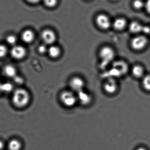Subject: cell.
I'll list each match as a JSON object with an SVG mask.
<instances>
[{
    "instance_id": "28",
    "label": "cell",
    "mask_w": 150,
    "mask_h": 150,
    "mask_svg": "<svg viewBox=\"0 0 150 150\" xmlns=\"http://www.w3.org/2000/svg\"><path fill=\"white\" fill-rule=\"evenodd\" d=\"M28 2L31 4H37L41 0H26Z\"/></svg>"
},
{
    "instance_id": "22",
    "label": "cell",
    "mask_w": 150,
    "mask_h": 150,
    "mask_svg": "<svg viewBox=\"0 0 150 150\" xmlns=\"http://www.w3.org/2000/svg\"><path fill=\"white\" fill-rule=\"evenodd\" d=\"M17 41V39L14 35H8L6 38V42L8 45H11L15 46V45L16 44Z\"/></svg>"
},
{
    "instance_id": "15",
    "label": "cell",
    "mask_w": 150,
    "mask_h": 150,
    "mask_svg": "<svg viewBox=\"0 0 150 150\" xmlns=\"http://www.w3.org/2000/svg\"><path fill=\"white\" fill-rule=\"evenodd\" d=\"M61 50L59 47L56 45H51L48 47L47 53L52 59H56L59 58L61 54Z\"/></svg>"
},
{
    "instance_id": "17",
    "label": "cell",
    "mask_w": 150,
    "mask_h": 150,
    "mask_svg": "<svg viewBox=\"0 0 150 150\" xmlns=\"http://www.w3.org/2000/svg\"><path fill=\"white\" fill-rule=\"evenodd\" d=\"M4 73L6 76L14 78L16 76V69L15 67L11 65H6L4 69Z\"/></svg>"
},
{
    "instance_id": "23",
    "label": "cell",
    "mask_w": 150,
    "mask_h": 150,
    "mask_svg": "<svg viewBox=\"0 0 150 150\" xmlns=\"http://www.w3.org/2000/svg\"><path fill=\"white\" fill-rule=\"evenodd\" d=\"M44 3L50 8H52L56 6L58 3V0H43Z\"/></svg>"
},
{
    "instance_id": "19",
    "label": "cell",
    "mask_w": 150,
    "mask_h": 150,
    "mask_svg": "<svg viewBox=\"0 0 150 150\" xmlns=\"http://www.w3.org/2000/svg\"><path fill=\"white\" fill-rule=\"evenodd\" d=\"M142 84L145 91L150 92V74H145L142 79Z\"/></svg>"
},
{
    "instance_id": "14",
    "label": "cell",
    "mask_w": 150,
    "mask_h": 150,
    "mask_svg": "<svg viewBox=\"0 0 150 150\" xmlns=\"http://www.w3.org/2000/svg\"><path fill=\"white\" fill-rule=\"evenodd\" d=\"M144 25L137 21L131 22L129 25V30L132 33L137 34L142 32Z\"/></svg>"
},
{
    "instance_id": "13",
    "label": "cell",
    "mask_w": 150,
    "mask_h": 150,
    "mask_svg": "<svg viewBox=\"0 0 150 150\" xmlns=\"http://www.w3.org/2000/svg\"><path fill=\"white\" fill-rule=\"evenodd\" d=\"M21 38L22 40L25 43L30 44L34 40L35 38V34L31 30H26L22 33Z\"/></svg>"
},
{
    "instance_id": "31",
    "label": "cell",
    "mask_w": 150,
    "mask_h": 150,
    "mask_svg": "<svg viewBox=\"0 0 150 150\" xmlns=\"http://www.w3.org/2000/svg\"><path fill=\"white\" fill-rule=\"evenodd\" d=\"M1 85H2V83H1V82H0V94H1V93H2Z\"/></svg>"
},
{
    "instance_id": "26",
    "label": "cell",
    "mask_w": 150,
    "mask_h": 150,
    "mask_svg": "<svg viewBox=\"0 0 150 150\" xmlns=\"http://www.w3.org/2000/svg\"><path fill=\"white\" fill-rule=\"evenodd\" d=\"M14 81L15 83L17 84H21L23 83V78L21 77L20 76H16L15 77L13 78Z\"/></svg>"
},
{
    "instance_id": "6",
    "label": "cell",
    "mask_w": 150,
    "mask_h": 150,
    "mask_svg": "<svg viewBox=\"0 0 150 150\" xmlns=\"http://www.w3.org/2000/svg\"><path fill=\"white\" fill-rule=\"evenodd\" d=\"M69 84L71 90L78 93L84 90L85 82L82 78L79 77H74L70 80Z\"/></svg>"
},
{
    "instance_id": "32",
    "label": "cell",
    "mask_w": 150,
    "mask_h": 150,
    "mask_svg": "<svg viewBox=\"0 0 150 150\" xmlns=\"http://www.w3.org/2000/svg\"><path fill=\"white\" fill-rule=\"evenodd\" d=\"M149 26H150V29H149V36H150V25H149Z\"/></svg>"
},
{
    "instance_id": "18",
    "label": "cell",
    "mask_w": 150,
    "mask_h": 150,
    "mask_svg": "<svg viewBox=\"0 0 150 150\" xmlns=\"http://www.w3.org/2000/svg\"><path fill=\"white\" fill-rule=\"evenodd\" d=\"M22 147L21 142L16 139L11 140L8 144L9 150H20Z\"/></svg>"
},
{
    "instance_id": "9",
    "label": "cell",
    "mask_w": 150,
    "mask_h": 150,
    "mask_svg": "<svg viewBox=\"0 0 150 150\" xmlns=\"http://www.w3.org/2000/svg\"><path fill=\"white\" fill-rule=\"evenodd\" d=\"M11 55L13 59L20 60L23 59L26 54V49L20 45H15L11 50Z\"/></svg>"
},
{
    "instance_id": "12",
    "label": "cell",
    "mask_w": 150,
    "mask_h": 150,
    "mask_svg": "<svg viewBox=\"0 0 150 150\" xmlns=\"http://www.w3.org/2000/svg\"><path fill=\"white\" fill-rule=\"evenodd\" d=\"M131 74L135 78L142 79L145 75V70L142 65L136 64L131 69Z\"/></svg>"
},
{
    "instance_id": "21",
    "label": "cell",
    "mask_w": 150,
    "mask_h": 150,
    "mask_svg": "<svg viewBox=\"0 0 150 150\" xmlns=\"http://www.w3.org/2000/svg\"><path fill=\"white\" fill-rule=\"evenodd\" d=\"M132 6L136 10H140L145 8V1L143 0H134Z\"/></svg>"
},
{
    "instance_id": "24",
    "label": "cell",
    "mask_w": 150,
    "mask_h": 150,
    "mask_svg": "<svg viewBox=\"0 0 150 150\" xmlns=\"http://www.w3.org/2000/svg\"><path fill=\"white\" fill-rule=\"evenodd\" d=\"M8 50L4 45H0V58H4L7 54Z\"/></svg>"
},
{
    "instance_id": "29",
    "label": "cell",
    "mask_w": 150,
    "mask_h": 150,
    "mask_svg": "<svg viewBox=\"0 0 150 150\" xmlns=\"http://www.w3.org/2000/svg\"><path fill=\"white\" fill-rule=\"evenodd\" d=\"M4 147V144L3 142L1 141H0V150H2Z\"/></svg>"
},
{
    "instance_id": "3",
    "label": "cell",
    "mask_w": 150,
    "mask_h": 150,
    "mask_svg": "<svg viewBox=\"0 0 150 150\" xmlns=\"http://www.w3.org/2000/svg\"><path fill=\"white\" fill-rule=\"evenodd\" d=\"M149 44L148 38L144 35H137L131 39L130 45L131 48L136 52L144 50Z\"/></svg>"
},
{
    "instance_id": "27",
    "label": "cell",
    "mask_w": 150,
    "mask_h": 150,
    "mask_svg": "<svg viewBox=\"0 0 150 150\" xmlns=\"http://www.w3.org/2000/svg\"><path fill=\"white\" fill-rule=\"evenodd\" d=\"M147 12L150 14V0H146L145 1V8Z\"/></svg>"
},
{
    "instance_id": "2",
    "label": "cell",
    "mask_w": 150,
    "mask_h": 150,
    "mask_svg": "<svg viewBox=\"0 0 150 150\" xmlns=\"http://www.w3.org/2000/svg\"><path fill=\"white\" fill-rule=\"evenodd\" d=\"M129 69L128 65L122 60L115 61L112 65L110 72L112 78L120 77L124 76L128 73Z\"/></svg>"
},
{
    "instance_id": "5",
    "label": "cell",
    "mask_w": 150,
    "mask_h": 150,
    "mask_svg": "<svg viewBox=\"0 0 150 150\" xmlns=\"http://www.w3.org/2000/svg\"><path fill=\"white\" fill-rule=\"evenodd\" d=\"M99 55L104 65L112 62L115 57V52L112 47L104 46L100 50Z\"/></svg>"
},
{
    "instance_id": "16",
    "label": "cell",
    "mask_w": 150,
    "mask_h": 150,
    "mask_svg": "<svg viewBox=\"0 0 150 150\" xmlns=\"http://www.w3.org/2000/svg\"><path fill=\"white\" fill-rule=\"evenodd\" d=\"M112 25L115 30L119 31L122 30L127 26V21L124 18H119L114 21Z\"/></svg>"
},
{
    "instance_id": "20",
    "label": "cell",
    "mask_w": 150,
    "mask_h": 150,
    "mask_svg": "<svg viewBox=\"0 0 150 150\" xmlns=\"http://www.w3.org/2000/svg\"><path fill=\"white\" fill-rule=\"evenodd\" d=\"M13 85L10 82H5L2 83L1 91L2 93H9L13 90Z\"/></svg>"
},
{
    "instance_id": "25",
    "label": "cell",
    "mask_w": 150,
    "mask_h": 150,
    "mask_svg": "<svg viewBox=\"0 0 150 150\" xmlns=\"http://www.w3.org/2000/svg\"><path fill=\"white\" fill-rule=\"evenodd\" d=\"M45 44V45H41L38 48V51L41 54H44L47 53L48 51V47H47Z\"/></svg>"
},
{
    "instance_id": "33",
    "label": "cell",
    "mask_w": 150,
    "mask_h": 150,
    "mask_svg": "<svg viewBox=\"0 0 150 150\" xmlns=\"http://www.w3.org/2000/svg\"><path fill=\"white\" fill-rule=\"evenodd\" d=\"M113 1H115V0H113Z\"/></svg>"
},
{
    "instance_id": "8",
    "label": "cell",
    "mask_w": 150,
    "mask_h": 150,
    "mask_svg": "<svg viewBox=\"0 0 150 150\" xmlns=\"http://www.w3.org/2000/svg\"><path fill=\"white\" fill-rule=\"evenodd\" d=\"M104 90L108 94H114L117 92L118 84L115 79L110 78L105 82L104 84Z\"/></svg>"
},
{
    "instance_id": "10",
    "label": "cell",
    "mask_w": 150,
    "mask_h": 150,
    "mask_svg": "<svg viewBox=\"0 0 150 150\" xmlns=\"http://www.w3.org/2000/svg\"><path fill=\"white\" fill-rule=\"evenodd\" d=\"M96 21L98 26L103 30H107L111 26L110 18L104 14L99 15L96 18Z\"/></svg>"
},
{
    "instance_id": "1",
    "label": "cell",
    "mask_w": 150,
    "mask_h": 150,
    "mask_svg": "<svg viewBox=\"0 0 150 150\" xmlns=\"http://www.w3.org/2000/svg\"><path fill=\"white\" fill-rule=\"evenodd\" d=\"M30 100L29 92L25 89L18 88L14 91L12 101L15 106L22 108L27 106Z\"/></svg>"
},
{
    "instance_id": "30",
    "label": "cell",
    "mask_w": 150,
    "mask_h": 150,
    "mask_svg": "<svg viewBox=\"0 0 150 150\" xmlns=\"http://www.w3.org/2000/svg\"><path fill=\"white\" fill-rule=\"evenodd\" d=\"M137 150H147L146 149H144V148H138V149H137Z\"/></svg>"
},
{
    "instance_id": "4",
    "label": "cell",
    "mask_w": 150,
    "mask_h": 150,
    "mask_svg": "<svg viewBox=\"0 0 150 150\" xmlns=\"http://www.w3.org/2000/svg\"><path fill=\"white\" fill-rule=\"evenodd\" d=\"M60 99L62 103L66 107H74L77 102L76 95L71 91H64L61 93Z\"/></svg>"
},
{
    "instance_id": "11",
    "label": "cell",
    "mask_w": 150,
    "mask_h": 150,
    "mask_svg": "<svg viewBox=\"0 0 150 150\" xmlns=\"http://www.w3.org/2000/svg\"><path fill=\"white\" fill-rule=\"evenodd\" d=\"M77 98L79 103L83 105H89L92 100L91 95L83 90L77 93Z\"/></svg>"
},
{
    "instance_id": "7",
    "label": "cell",
    "mask_w": 150,
    "mask_h": 150,
    "mask_svg": "<svg viewBox=\"0 0 150 150\" xmlns=\"http://www.w3.org/2000/svg\"><path fill=\"white\" fill-rule=\"evenodd\" d=\"M41 38L45 44L52 45L56 40L55 33L49 29L44 30L41 33Z\"/></svg>"
}]
</instances>
